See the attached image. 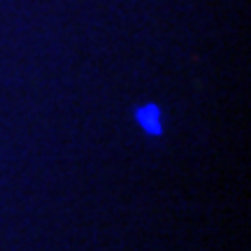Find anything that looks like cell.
I'll list each match as a JSON object with an SVG mask.
<instances>
[{
  "label": "cell",
  "mask_w": 251,
  "mask_h": 251,
  "mask_svg": "<svg viewBox=\"0 0 251 251\" xmlns=\"http://www.w3.org/2000/svg\"><path fill=\"white\" fill-rule=\"evenodd\" d=\"M135 119L142 128L144 133L149 135H161L163 133V126H161V109L156 105H142V107L135 112Z\"/></svg>",
  "instance_id": "6da1fadb"
}]
</instances>
